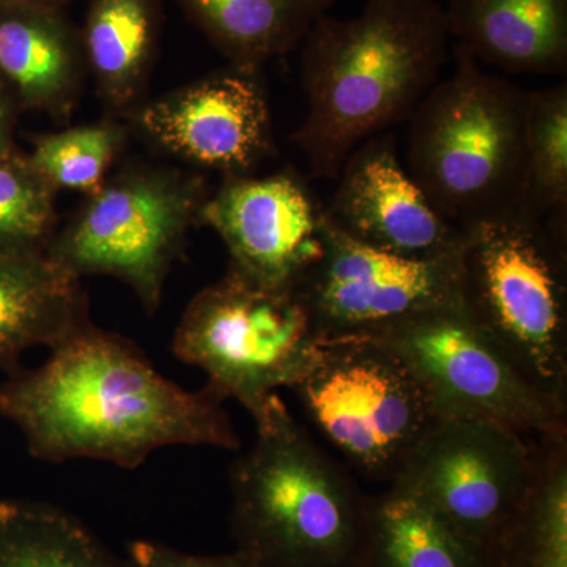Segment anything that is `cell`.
Listing matches in <instances>:
<instances>
[{"instance_id":"5","label":"cell","mask_w":567,"mask_h":567,"mask_svg":"<svg viewBox=\"0 0 567 567\" xmlns=\"http://www.w3.org/2000/svg\"><path fill=\"white\" fill-rule=\"evenodd\" d=\"M470 316L540 393L567 405V223L503 215L464 227Z\"/></svg>"},{"instance_id":"26","label":"cell","mask_w":567,"mask_h":567,"mask_svg":"<svg viewBox=\"0 0 567 567\" xmlns=\"http://www.w3.org/2000/svg\"><path fill=\"white\" fill-rule=\"evenodd\" d=\"M126 548L133 567H259L237 550L224 555H196L151 539L132 540Z\"/></svg>"},{"instance_id":"20","label":"cell","mask_w":567,"mask_h":567,"mask_svg":"<svg viewBox=\"0 0 567 567\" xmlns=\"http://www.w3.org/2000/svg\"><path fill=\"white\" fill-rule=\"evenodd\" d=\"M488 567H567V427L535 436V470Z\"/></svg>"},{"instance_id":"23","label":"cell","mask_w":567,"mask_h":567,"mask_svg":"<svg viewBox=\"0 0 567 567\" xmlns=\"http://www.w3.org/2000/svg\"><path fill=\"white\" fill-rule=\"evenodd\" d=\"M517 215L567 219V84L529 91Z\"/></svg>"},{"instance_id":"3","label":"cell","mask_w":567,"mask_h":567,"mask_svg":"<svg viewBox=\"0 0 567 567\" xmlns=\"http://www.w3.org/2000/svg\"><path fill=\"white\" fill-rule=\"evenodd\" d=\"M233 466L235 550L259 567H360L368 498L282 399Z\"/></svg>"},{"instance_id":"14","label":"cell","mask_w":567,"mask_h":567,"mask_svg":"<svg viewBox=\"0 0 567 567\" xmlns=\"http://www.w3.org/2000/svg\"><path fill=\"white\" fill-rule=\"evenodd\" d=\"M331 204L336 229L380 251L436 259L461 249L464 229L443 218L399 159L393 134L371 137L347 158Z\"/></svg>"},{"instance_id":"9","label":"cell","mask_w":567,"mask_h":567,"mask_svg":"<svg viewBox=\"0 0 567 567\" xmlns=\"http://www.w3.org/2000/svg\"><path fill=\"white\" fill-rule=\"evenodd\" d=\"M374 338L404 358L439 417L488 421L528 439L567 427V405L533 386L462 301L420 312Z\"/></svg>"},{"instance_id":"16","label":"cell","mask_w":567,"mask_h":567,"mask_svg":"<svg viewBox=\"0 0 567 567\" xmlns=\"http://www.w3.org/2000/svg\"><path fill=\"white\" fill-rule=\"evenodd\" d=\"M447 32L481 65L513 74L567 71V0H450Z\"/></svg>"},{"instance_id":"4","label":"cell","mask_w":567,"mask_h":567,"mask_svg":"<svg viewBox=\"0 0 567 567\" xmlns=\"http://www.w3.org/2000/svg\"><path fill=\"white\" fill-rule=\"evenodd\" d=\"M456 69L409 118L405 169L436 212L464 227L517 213L529 91L487 73L461 47Z\"/></svg>"},{"instance_id":"2","label":"cell","mask_w":567,"mask_h":567,"mask_svg":"<svg viewBox=\"0 0 567 567\" xmlns=\"http://www.w3.org/2000/svg\"><path fill=\"white\" fill-rule=\"evenodd\" d=\"M439 0H368L317 20L301 43L306 114L292 141L312 175L336 181L363 142L409 122L447 62Z\"/></svg>"},{"instance_id":"11","label":"cell","mask_w":567,"mask_h":567,"mask_svg":"<svg viewBox=\"0 0 567 567\" xmlns=\"http://www.w3.org/2000/svg\"><path fill=\"white\" fill-rule=\"evenodd\" d=\"M458 254L412 259L380 251L336 229L324 215L322 256L293 292L317 338L375 336L420 312L462 301Z\"/></svg>"},{"instance_id":"27","label":"cell","mask_w":567,"mask_h":567,"mask_svg":"<svg viewBox=\"0 0 567 567\" xmlns=\"http://www.w3.org/2000/svg\"><path fill=\"white\" fill-rule=\"evenodd\" d=\"M21 112L13 93L7 87L6 82L0 80V164L20 158L22 155L14 142V130Z\"/></svg>"},{"instance_id":"17","label":"cell","mask_w":567,"mask_h":567,"mask_svg":"<svg viewBox=\"0 0 567 567\" xmlns=\"http://www.w3.org/2000/svg\"><path fill=\"white\" fill-rule=\"evenodd\" d=\"M81 279L44 252H0V368L63 344L91 324Z\"/></svg>"},{"instance_id":"7","label":"cell","mask_w":567,"mask_h":567,"mask_svg":"<svg viewBox=\"0 0 567 567\" xmlns=\"http://www.w3.org/2000/svg\"><path fill=\"white\" fill-rule=\"evenodd\" d=\"M317 344L293 290L267 289L230 267L193 298L174 336L175 357L203 369L208 386L240 402L256 424L278 391L301 379Z\"/></svg>"},{"instance_id":"28","label":"cell","mask_w":567,"mask_h":567,"mask_svg":"<svg viewBox=\"0 0 567 567\" xmlns=\"http://www.w3.org/2000/svg\"><path fill=\"white\" fill-rule=\"evenodd\" d=\"M69 0H0L7 7H44V9H65Z\"/></svg>"},{"instance_id":"18","label":"cell","mask_w":567,"mask_h":567,"mask_svg":"<svg viewBox=\"0 0 567 567\" xmlns=\"http://www.w3.org/2000/svg\"><path fill=\"white\" fill-rule=\"evenodd\" d=\"M338 0H177L234 69L257 73L303 43Z\"/></svg>"},{"instance_id":"1","label":"cell","mask_w":567,"mask_h":567,"mask_svg":"<svg viewBox=\"0 0 567 567\" xmlns=\"http://www.w3.org/2000/svg\"><path fill=\"white\" fill-rule=\"evenodd\" d=\"M224 401L208 385H175L132 341L92 323L0 385V416L51 464L96 458L137 468L166 446L238 450Z\"/></svg>"},{"instance_id":"24","label":"cell","mask_w":567,"mask_h":567,"mask_svg":"<svg viewBox=\"0 0 567 567\" xmlns=\"http://www.w3.org/2000/svg\"><path fill=\"white\" fill-rule=\"evenodd\" d=\"M126 140L125 126L115 121L89 123L62 132L40 134L25 162L55 192L84 193L102 188Z\"/></svg>"},{"instance_id":"10","label":"cell","mask_w":567,"mask_h":567,"mask_svg":"<svg viewBox=\"0 0 567 567\" xmlns=\"http://www.w3.org/2000/svg\"><path fill=\"white\" fill-rule=\"evenodd\" d=\"M533 470L535 436L440 417L388 487L421 499L487 550L527 494Z\"/></svg>"},{"instance_id":"21","label":"cell","mask_w":567,"mask_h":567,"mask_svg":"<svg viewBox=\"0 0 567 567\" xmlns=\"http://www.w3.org/2000/svg\"><path fill=\"white\" fill-rule=\"evenodd\" d=\"M360 567H488L487 550L415 496H369Z\"/></svg>"},{"instance_id":"15","label":"cell","mask_w":567,"mask_h":567,"mask_svg":"<svg viewBox=\"0 0 567 567\" xmlns=\"http://www.w3.org/2000/svg\"><path fill=\"white\" fill-rule=\"evenodd\" d=\"M87 73L65 9L0 6V80L22 112L70 117Z\"/></svg>"},{"instance_id":"22","label":"cell","mask_w":567,"mask_h":567,"mask_svg":"<svg viewBox=\"0 0 567 567\" xmlns=\"http://www.w3.org/2000/svg\"><path fill=\"white\" fill-rule=\"evenodd\" d=\"M0 567H133L61 507L0 499Z\"/></svg>"},{"instance_id":"6","label":"cell","mask_w":567,"mask_h":567,"mask_svg":"<svg viewBox=\"0 0 567 567\" xmlns=\"http://www.w3.org/2000/svg\"><path fill=\"white\" fill-rule=\"evenodd\" d=\"M292 391L344 465L388 486L440 420L413 369L374 336L319 339Z\"/></svg>"},{"instance_id":"12","label":"cell","mask_w":567,"mask_h":567,"mask_svg":"<svg viewBox=\"0 0 567 567\" xmlns=\"http://www.w3.org/2000/svg\"><path fill=\"white\" fill-rule=\"evenodd\" d=\"M199 223L221 238L230 268L274 290H293L323 251L324 208L293 174L226 177Z\"/></svg>"},{"instance_id":"8","label":"cell","mask_w":567,"mask_h":567,"mask_svg":"<svg viewBox=\"0 0 567 567\" xmlns=\"http://www.w3.org/2000/svg\"><path fill=\"white\" fill-rule=\"evenodd\" d=\"M207 197L196 175L128 167L89 194L80 212L52 235L44 254L74 278L121 279L153 315Z\"/></svg>"},{"instance_id":"19","label":"cell","mask_w":567,"mask_h":567,"mask_svg":"<svg viewBox=\"0 0 567 567\" xmlns=\"http://www.w3.org/2000/svg\"><path fill=\"white\" fill-rule=\"evenodd\" d=\"M159 24V0H91L82 48L96 91L111 110L130 112L142 104Z\"/></svg>"},{"instance_id":"13","label":"cell","mask_w":567,"mask_h":567,"mask_svg":"<svg viewBox=\"0 0 567 567\" xmlns=\"http://www.w3.org/2000/svg\"><path fill=\"white\" fill-rule=\"evenodd\" d=\"M257 73L234 69L193 82L133 112L164 151L227 177L246 175L274 152V125Z\"/></svg>"},{"instance_id":"25","label":"cell","mask_w":567,"mask_h":567,"mask_svg":"<svg viewBox=\"0 0 567 567\" xmlns=\"http://www.w3.org/2000/svg\"><path fill=\"white\" fill-rule=\"evenodd\" d=\"M55 193L24 153L0 164V252H44L58 230Z\"/></svg>"}]
</instances>
